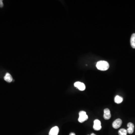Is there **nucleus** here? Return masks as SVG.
I'll use <instances>...</instances> for the list:
<instances>
[{"instance_id":"1","label":"nucleus","mask_w":135,"mask_h":135,"mask_svg":"<svg viewBox=\"0 0 135 135\" xmlns=\"http://www.w3.org/2000/svg\"><path fill=\"white\" fill-rule=\"evenodd\" d=\"M96 66L98 70L104 71L107 70L109 68V65L107 61L101 60L97 63Z\"/></svg>"},{"instance_id":"2","label":"nucleus","mask_w":135,"mask_h":135,"mask_svg":"<svg viewBox=\"0 0 135 135\" xmlns=\"http://www.w3.org/2000/svg\"><path fill=\"white\" fill-rule=\"evenodd\" d=\"M79 117L78 121L80 123H83L88 120V117L86 114V112L84 111H80L79 113Z\"/></svg>"},{"instance_id":"3","label":"nucleus","mask_w":135,"mask_h":135,"mask_svg":"<svg viewBox=\"0 0 135 135\" xmlns=\"http://www.w3.org/2000/svg\"><path fill=\"white\" fill-rule=\"evenodd\" d=\"M122 121L120 119H118L113 122L112 126L115 129H118L120 128L122 124Z\"/></svg>"},{"instance_id":"4","label":"nucleus","mask_w":135,"mask_h":135,"mask_svg":"<svg viewBox=\"0 0 135 135\" xmlns=\"http://www.w3.org/2000/svg\"><path fill=\"white\" fill-rule=\"evenodd\" d=\"M101 122L99 120L96 119L94 121L93 128L96 131H99L101 129Z\"/></svg>"},{"instance_id":"5","label":"nucleus","mask_w":135,"mask_h":135,"mask_svg":"<svg viewBox=\"0 0 135 135\" xmlns=\"http://www.w3.org/2000/svg\"><path fill=\"white\" fill-rule=\"evenodd\" d=\"M74 86L77 88L79 90L81 91H83L85 89L86 86L85 84L83 83L79 82H76L74 84Z\"/></svg>"},{"instance_id":"6","label":"nucleus","mask_w":135,"mask_h":135,"mask_svg":"<svg viewBox=\"0 0 135 135\" xmlns=\"http://www.w3.org/2000/svg\"><path fill=\"white\" fill-rule=\"evenodd\" d=\"M128 129L127 132L129 134H132L134 133V125L133 123L129 122L127 124Z\"/></svg>"},{"instance_id":"7","label":"nucleus","mask_w":135,"mask_h":135,"mask_svg":"<svg viewBox=\"0 0 135 135\" xmlns=\"http://www.w3.org/2000/svg\"><path fill=\"white\" fill-rule=\"evenodd\" d=\"M59 132V128L57 126L52 128L49 133V135H57Z\"/></svg>"},{"instance_id":"8","label":"nucleus","mask_w":135,"mask_h":135,"mask_svg":"<svg viewBox=\"0 0 135 135\" xmlns=\"http://www.w3.org/2000/svg\"><path fill=\"white\" fill-rule=\"evenodd\" d=\"M111 117L110 111L108 108H106L104 110V118L105 120H108Z\"/></svg>"},{"instance_id":"9","label":"nucleus","mask_w":135,"mask_h":135,"mask_svg":"<svg viewBox=\"0 0 135 135\" xmlns=\"http://www.w3.org/2000/svg\"><path fill=\"white\" fill-rule=\"evenodd\" d=\"M130 43L132 47L135 48V34H133L131 35Z\"/></svg>"},{"instance_id":"10","label":"nucleus","mask_w":135,"mask_h":135,"mask_svg":"<svg viewBox=\"0 0 135 135\" xmlns=\"http://www.w3.org/2000/svg\"><path fill=\"white\" fill-rule=\"evenodd\" d=\"M5 81L8 83H11L12 81V77L9 73H7L4 77Z\"/></svg>"},{"instance_id":"11","label":"nucleus","mask_w":135,"mask_h":135,"mask_svg":"<svg viewBox=\"0 0 135 135\" xmlns=\"http://www.w3.org/2000/svg\"><path fill=\"white\" fill-rule=\"evenodd\" d=\"M115 102L117 104H119L122 102L123 101V98L121 96L119 95H117L115 96Z\"/></svg>"},{"instance_id":"12","label":"nucleus","mask_w":135,"mask_h":135,"mask_svg":"<svg viewBox=\"0 0 135 135\" xmlns=\"http://www.w3.org/2000/svg\"><path fill=\"white\" fill-rule=\"evenodd\" d=\"M118 133L119 135H127V132L126 129L122 128L119 131Z\"/></svg>"},{"instance_id":"13","label":"nucleus","mask_w":135,"mask_h":135,"mask_svg":"<svg viewBox=\"0 0 135 135\" xmlns=\"http://www.w3.org/2000/svg\"><path fill=\"white\" fill-rule=\"evenodd\" d=\"M3 6V0H0V7L2 8Z\"/></svg>"},{"instance_id":"14","label":"nucleus","mask_w":135,"mask_h":135,"mask_svg":"<svg viewBox=\"0 0 135 135\" xmlns=\"http://www.w3.org/2000/svg\"><path fill=\"white\" fill-rule=\"evenodd\" d=\"M70 135H76V134L74 133H72L70 134Z\"/></svg>"},{"instance_id":"15","label":"nucleus","mask_w":135,"mask_h":135,"mask_svg":"<svg viewBox=\"0 0 135 135\" xmlns=\"http://www.w3.org/2000/svg\"><path fill=\"white\" fill-rule=\"evenodd\" d=\"M96 135V134H95L92 133V134H91V135Z\"/></svg>"}]
</instances>
